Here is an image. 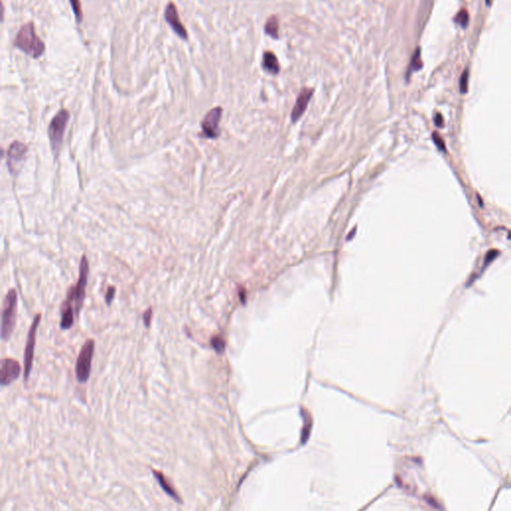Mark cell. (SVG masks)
Returning a JSON list of instances; mask_svg holds the SVG:
<instances>
[{
    "instance_id": "cell-1",
    "label": "cell",
    "mask_w": 511,
    "mask_h": 511,
    "mask_svg": "<svg viewBox=\"0 0 511 511\" xmlns=\"http://www.w3.org/2000/svg\"><path fill=\"white\" fill-rule=\"evenodd\" d=\"M14 45L33 58L40 57L45 51V44L37 36L33 22H28L20 28Z\"/></svg>"
},
{
    "instance_id": "cell-2",
    "label": "cell",
    "mask_w": 511,
    "mask_h": 511,
    "mask_svg": "<svg viewBox=\"0 0 511 511\" xmlns=\"http://www.w3.org/2000/svg\"><path fill=\"white\" fill-rule=\"evenodd\" d=\"M88 273H89V263H88V260L86 259V257L84 256L82 258L81 264H80V275H79L78 282H77L76 286L72 287L69 290V292L67 294V299L65 301V303L73 306L76 317L79 316V313L82 309L83 302L85 299V291H86V286H87Z\"/></svg>"
},
{
    "instance_id": "cell-3",
    "label": "cell",
    "mask_w": 511,
    "mask_h": 511,
    "mask_svg": "<svg viewBox=\"0 0 511 511\" xmlns=\"http://www.w3.org/2000/svg\"><path fill=\"white\" fill-rule=\"evenodd\" d=\"M17 311V293L10 290L3 301L1 317V336L3 340H8L13 332Z\"/></svg>"
},
{
    "instance_id": "cell-4",
    "label": "cell",
    "mask_w": 511,
    "mask_h": 511,
    "mask_svg": "<svg viewBox=\"0 0 511 511\" xmlns=\"http://www.w3.org/2000/svg\"><path fill=\"white\" fill-rule=\"evenodd\" d=\"M95 343L93 339H87L80 350L76 363V377L80 383H86L90 378Z\"/></svg>"
},
{
    "instance_id": "cell-5",
    "label": "cell",
    "mask_w": 511,
    "mask_h": 511,
    "mask_svg": "<svg viewBox=\"0 0 511 511\" xmlns=\"http://www.w3.org/2000/svg\"><path fill=\"white\" fill-rule=\"evenodd\" d=\"M70 118V114L66 109H61L52 119L49 128H48V135L50 140V145L52 148V151L57 154L62 141H63L64 132L66 126L68 124Z\"/></svg>"
},
{
    "instance_id": "cell-6",
    "label": "cell",
    "mask_w": 511,
    "mask_h": 511,
    "mask_svg": "<svg viewBox=\"0 0 511 511\" xmlns=\"http://www.w3.org/2000/svg\"><path fill=\"white\" fill-rule=\"evenodd\" d=\"M41 320V315L38 314L35 316L33 319L31 326L28 331L27 339H26V346H25V352H24V380L28 381L32 366H33V359H34V351H35V345H36V332L38 325Z\"/></svg>"
},
{
    "instance_id": "cell-7",
    "label": "cell",
    "mask_w": 511,
    "mask_h": 511,
    "mask_svg": "<svg viewBox=\"0 0 511 511\" xmlns=\"http://www.w3.org/2000/svg\"><path fill=\"white\" fill-rule=\"evenodd\" d=\"M27 153L25 144L19 141H14L7 151V167L12 175L18 174L21 170Z\"/></svg>"
},
{
    "instance_id": "cell-8",
    "label": "cell",
    "mask_w": 511,
    "mask_h": 511,
    "mask_svg": "<svg viewBox=\"0 0 511 511\" xmlns=\"http://www.w3.org/2000/svg\"><path fill=\"white\" fill-rule=\"evenodd\" d=\"M223 109L221 107H215L212 110H210L206 116L204 117L201 127L203 135L206 138L210 139H216L220 135V128L219 123L222 118Z\"/></svg>"
},
{
    "instance_id": "cell-9",
    "label": "cell",
    "mask_w": 511,
    "mask_h": 511,
    "mask_svg": "<svg viewBox=\"0 0 511 511\" xmlns=\"http://www.w3.org/2000/svg\"><path fill=\"white\" fill-rule=\"evenodd\" d=\"M164 16H165L166 22L173 29L174 33L177 34L180 38L187 40L188 39V31L185 28V26L183 25V23L180 19L179 13H178V9L173 2H170L166 6Z\"/></svg>"
},
{
    "instance_id": "cell-10",
    "label": "cell",
    "mask_w": 511,
    "mask_h": 511,
    "mask_svg": "<svg viewBox=\"0 0 511 511\" xmlns=\"http://www.w3.org/2000/svg\"><path fill=\"white\" fill-rule=\"evenodd\" d=\"M21 373L20 364L13 359H3L1 362L0 383L3 386L9 385L16 381Z\"/></svg>"
},
{
    "instance_id": "cell-11",
    "label": "cell",
    "mask_w": 511,
    "mask_h": 511,
    "mask_svg": "<svg viewBox=\"0 0 511 511\" xmlns=\"http://www.w3.org/2000/svg\"><path fill=\"white\" fill-rule=\"evenodd\" d=\"M314 94V90L310 88H304L301 93L298 96V99L296 101V104L294 106L293 112H292V120L294 122H297L302 115L305 113L308 104Z\"/></svg>"
},
{
    "instance_id": "cell-12",
    "label": "cell",
    "mask_w": 511,
    "mask_h": 511,
    "mask_svg": "<svg viewBox=\"0 0 511 511\" xmlns=\"http://www.w3.org/2000/svg\"><path fill=\"white\" fill-rule=\"evenodd\" d=\"M152 473L154 475V477L156 478L157 482L160 484L161 488L165 491V493L167 495H169L170 497H172L174 500L178 501L179 503H182V499L181 497L179 496V494L177 493V491L172 487V485L169 483V481L166 479V477L164 476V474L161 472V471H157L155 469H152Z\"/></svg>"
},
{
    "instance_id": "cell-13",
    "label": "cell",
    "mask_w": 511,
    "mask_h": 511,
    "mask_svg": "<svg viewBox=\"0 0 511 511\" xmlns=\"http://www.w3.org/2000/svg\"><path fill=\"white\" fill-rule=\"evenodd\" d=\"M74 315L75 311L72 305L64 302L63 307L61 310V321L60 327L61 329H69L74 324Z\"/></svg>"
},
{
    "instance_id": "cell-14",
    "label": "cell",
    "mask_w": 511,
    "mask_h": 511,
    "mask_svg": "<svg viewBox=\"0 0 511 511\" xmlns=\"http://www.w3.org/2000/svg\"><path fill=\"white\" fill-rule=\"evenodd\" d=\"M263 67L266 71L272 73V74H277L279 71H280V64H279V60L277 58V56L271 52V51H267L264 53V57H263Z\"/></svg>"
},
{
    "instance_id": "cell-15",
    "label": "cell",
    "mask_w": 511,
    "mask_h": 511,
    "mask_svg": "<svg viewBox=\"0 0 511 511\" xmlns=\"http://www.w3.org/2000/svg\"><path fill=\"white\" fill-rule=\"evenodd\" d=\"M432 6H433V0H422L420 9H419V13H418V18H417V25L419 27V31L424 27V24H425L427 20L429 19V15L431 13Z\"/></svg>"
},
{
    "instance_id": "cell-16",
    "label": "cell",
    "mask_w": 511,
    "mask_h": 511,
    "mask_svg": "<svg viewBox=\"0 0 511 511\" xmlns=\"http://www.w3.org/2000/svg\"><path fill=\"white\" fill-rule=\"evenodd\" d=\"M279 28H280V25H279V19L277 16L273 15L272 17H270L267 20L266 25H265V31L269 36H271L274 39L279 38Z\"/></svg>"
},
{
    "instance_id": "cell-17",
    "label": "cell",
    "mask_w": 511,
    "mask_h": 511,
    "mask_svg": "<svg viewBox=\"0 0 511 511\" xmlns=\"http://www.w3.org/2000/svg\"><path fill=\"white\" fill-rule=\"evenodd\" d=\"M421 67H422V61H421V57H420V50L417 49L411 58L409 68L407 70V76H409L412 72L419 70Z\"/></svg>"
},
{
    "instance_id": "cell-18",
    "label": "cell",
    "mask_w": 511,
    "mask_h": 511,
    "mask_svg": "<svg viewBox=\"0 0 511 511\" xmlns=\"http://www.w3.org/2000/svg\"><path fill=\"white\" fill-rule=\"evenodd\" d=\"M69 1H70V4H71L73 13L75 15L76 21L78 23H81L82 20H83V12H82V8H81L80 0H69Z\"/></svg>"
},
{
    "instance_id": "cell-19",
    "label": "cell",
    "mask_w": 511,
    "mask_h": 511,
    "mask_svg": "<svg viewBox=\"0 0 511 511\" xmlns=\"http://www.w3.org/2000/svg\"><path fill=\"white\" fill-rule=\"evenodd\" d=\"M211 346L218 354H222L225 351V342L221 336H214L211 339Z\"/></svg>"
},
{
    "instance_id": "cell-20",
    "label": "cell",
    "mask_w": 511,
    "mask_h": 511,
    "mask_svg": "<svg viewBox=\"0 0 511 511\" xmlns=\"http://www.w3.org/2000/svg\"><path fill=\"white\" fill-rule=\"evenodd\" d=\"M454 20H455V21H456V22H457L460 26L465 27V26L467 25V23H468V20H469V18H468V13L466 12V10L462 9V10H460V11L457 13V15H456V17H455V19H454Z\"/></svg>"
},
{
    "instance_id": "cell-21",
    "label": "cell",
    "mask_w": 511,
    "mask_h": 511,
    "mask_svg": "<svg viewBox=\"0 0 511 511\" xmlns=\"http://www.w3.org/2000/svg\"><path fill=\"white\" fill-rule=\"evenodd\" d=\"M467 82H468V71L465 70L460 78V91L461 93H466L467 91Z\"/></svg>"
},
{
    "instance_id": "cell-22",
    "label": "cell",
    "mask_w": 511,
    "mask_h": 511,
    "mask_svg": "<svg viewBox=\"0 0 511 511\" xmlns=\"http://www.w3.org/2000/svg\"><path fill=\"white\" fill-rule=\"evenodd\" d=\"M115 293H116V289L115 287H109L108 288V291L106 293V296H105V301H106V304L108 306L111 305V303L113 302L114 300V297H115Z\"/></svg>"
},
{
    "instance_id": "cell-23",
    "label": "cell",
    "mask_w": 511,
    "mask_h": 511,
    "mask_svg": "<svg viewBox=\"0 0 511 511\" xmlns=\"http://www.w3.org/2000/svg\"><path fill=\"white\" fill-rule=\"evenodd\" d=\"M152 316H153V309L152 308H149L148 310H146L143 314V321H144V324L149 327L150 324H151V320H152Z\"/></svg>"
},
{
    "instance_id": "cell-24",
    "label": "cell",
    "mask_w": 511,
    "mask_h": 511,
    "mask_svg": "<svg viewBox=\"0 0 511 511\" xmlns=\"http://www.w3.org/2000/svg\"><path fill=\"white\" fill-rule=\"evenodd\" d=\"M433 138H434V141L436 143V145L438 146V148L444 152H446V145H445V142L444 140L442 139V137H440L437 133H434L433 135Z\"/></svg>"
},
{
    "instance_id": "cell-25",
    "label": "cell",
    "mask_w": 511,
    "mask_h": 511,
    "mask_svg": "<svg viewBox=\"0 0 511 511\" xmlns=\"http://www.w3.org/2000/svg\"><path fill=\"white\" fill-rule=\"evenodd\" d=\"M435 122L438 126H443V123H444V120H443V117L441 114H438L436 119H435Z\"/></svg>"
},
{
    "instance_id": "cell-26",
    "label": "cell",
    "mask_w": 511,
    "mask_h": 511,
    "mask_svg": "<svg viewBox=\"0 0 511 511\" xmlns=\"http://www.w3.org/2000/svg\"><path fill=\"white\" fill-rule=\"evenodd\" d=\"M486 3H487V4H489V3H490V0H486Z\"/></svg>"
}]
</instances>
